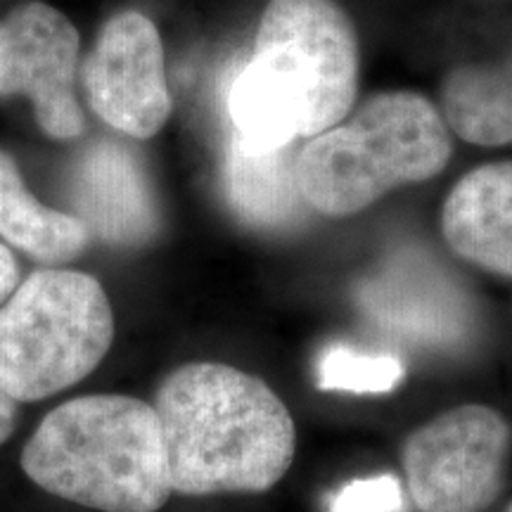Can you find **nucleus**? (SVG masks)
Returning <instances> with one entry per match:
<instances>
[{
  "instance_id": "f257e3e1",
  "label": "nucleus",
  "mask_w": 512,
  "mask_h": 512,
  "mask_svg": "<svg viewBox=\"0 0 512 512\" xmlns=\"http://www.w3.org/2000/svg\"><path fill=\"white\" fill-rule=\"evenodd\" d=\"M358 93L354 27L332 0H271L226 88L230 133L283 147L339 124Z\"/></svg>"
},
{
  "instance_id": "f03ea898",
  "label": "nucleus",
  "mask_w": 512,
  "mask_h": 512,
  "mask_svg": "<svg viewBox=\"0 0 512 512\" xmlns=\"http://www.w3.org/2000/svg\"><path fill=\"white\" fill-rule=\"evenodd\" d=\"M152 408L176 494H261L290 470L292 415L259 377L188 363L166 377Z\"/></svg>"
},
{
  "instance_id": "7ed1b4c3",
  "label": "nucleus",
  "mask_w": 512,
  "mask_h": 512,
  "mask_svg": "<svg viewBox=\"0 0 512 512\" xmlns=\"http://www.w3.org/2000/svg\"><path fill=\"white\" fill-rule=\"evenodd\" d=\"M22 467L48 494L102 512H157L174 494L155 408L133 396L57 406L24 446Z\"/></svg>"
},
{
  "instance_id": "20e7f679",
  "label": "nucleus",
  "mask_w": 512,
  "mask_h": 512,
  "mask_svg": "<svg viewBox=\"0 0 512 512\" xmlns=\"http://www.w3.org/2000/svg\"><path fill=\"white\" fill-rule=\"evenodd\" d=\"M448 157V126L430 100L382 93L349 121L309 138L297 152L294 174L311 209L351 216L399 185L437 176Z\"/></svg>"
},
{
  "instance_id": "39448f33",
  "label": "nucleus",
  "mask_w": 512,
  "mask_h": 512,
  "mask_svg": "<svg viewBox=\"0 0 512 512\" xmlns=\"http://www.w3.org/2000/svg\"><path fill=\"white\" fill-rule=\"evenodd\" d=\"M110 299L93 275L31 273L0 306V389L41 401L91 375L112 347Z\"/></svg>"
},
{
  "instance_id": "423d86ee",
  "label": "nucleus",
  "mask_w": 512,
  "mask_h": 512,
  "mask_svg": "<svg viewBox=\"0 0 512 512\" xmlns=\"http://www.w3.org/2000/svg\"><path fill=\"white\" fill-rule=\"evenodd\" d=\"M510 427L494 408L458 406L406 439L408 494L420 512H482L503 489Z\"/></svg>"
},
{
  "instance_id": "0eeeda50",
  "label": "nucleus",
  "mask_w": 512,
  "mask_h": 512,
  "mask_svg": "<svg viewBox=\"0 0 512 512\" xmlns=\"http://www.w3.org/2000/svg\"><path fill=\"white\" fill-rule=\"evenodd\" d=\"M79 31L48 3H24L0 19V98H27L36 124L55 140L81 136L76 100Z\"/></svg>"
},
{
  "instance_id": "6e6552de",
  "label": "nucleus",
  "mask_w": 512,
  "mask_h": 512,
  "mask_svg": "<svg viewBox=\"0 0 512 512\" xmlns=\"http://www.w3.org/2000/svg\"><path fill=\"white\" fill-rule=\"evenodd\" d=\"M88 105L114 131L152 138L171 117L164 48L155 24L143 12L110 17L81 67Z\"/></svg>"
},
{
  "instance_id": "1a4fd4ad",
  "label": "nucleus",
  "mask_w": 512,
  "mask_h": 512,
  "mask_svg": "<svg viewBox=\"0 0 512 512\" xmlns=\"http://www.w3.org/2000/svg\"><path fill=\"white\" fill-rule=\"evenodd\" d=\"M356 302L377 328L430 349H458L475 330V309L446 268L418 249H401L370 273Z\"/></svg>"
},
{
  "instance_id": "9d476101",
  "label": "nucleus",
  "mask_w": 512,
  "mask_h": 512,
  "mask_svg": "<svg viewBox=\"0 0 512 512\" xmlns=\"http://www.w3.org/2000/svg\"><path fill=\"white\" fill-rule=\"evenodd\" d=\"M74 216L91 235L117 247L155 238L159 211L136 152L114 140L88 145L72 171Z\"/></svg>"
},
{
  "instance_id": "9b49d317",
  "label": "nucleus",
  "mask_w": 512,
  "mask_h": 512,
  "mask_svg": "<svg viewBox=\"0 0 512 512\" xmlns=\"http://www.w3.org/2000/svg\"><path fill=\"white\" fill-rule=\"evenodd\" d=\"M441 230L453 252L512 278V162L470 171L446 197Z\"/></svg>"
},
{
  "instance_id": "f8f14e48",
  "label": "nucleus",
  "mask_w": 512,
  "mask_h": 512,
  "mask_svg": "<svg viewBox=\"0 0 512 512\" xmlns=\"http://www.w3.org/2000/svg\"><path fill=\"white\" fill-rule=\"evenodd\" d=\"M294 164V145H254L230 133L223 157V190L235 214L256 228L290 226L304 202Z\"/></svg>"
},
{
  "instance_id": "ddd939ff",
  "label": "nucleus",
  "mask_w": 512,
  "mask_h": 512,
  "mask_svg": "<svg viewBox=\"0 0 512 512\" xmlns=\"http://www.w3.org/2000/svg\"><path fill=\"white\" fill-rule=\"evenodd\" d=\"M0 235L43 264H64L88 247L91 233L67 211L38 202L8 152L0 150Z\"/></svg>"
},
{
  "instance_id": "4468645a",
  "label": "nucleus",
  "mask_w": 512,
  "mask_h": 512,
  "mask_svg": "<svg viewBox=\"0 0 512 512\" xmlns=\"http://www.w3.org/2000/svg\"><path fill=\"white\" fill-rule=\"evenodd\" d=\"M441 119L467 143H512L510 69L467 64L448 74L441 86Z\"/></svg>"
},
{
  "instance_id": "2eb2a0df",
  "label": "nucleus",
  "mask_w": 512,
  "mask_h": 512,
  "mask_svg": "<svg viewBox=\"0 0 512 512\" xmlns=\"http://www.w3.org/2000/svg\"><path fill=\"white\" fill-rule=\"evenodd\" d=\"M403 363L389 354H363L332 344L318 361V387L351 394H384L401 382Z\"/></svg>"
},
{
  "instance_id": "dca6fc26",
  "label": "nucleus",
  "mask_w": 512,
  "mask_h": 512,
  "mask_svg": "<svg viewBox=\"0 0 512 512\" xmlns=\"http://www.w3.org/2000/svg\"><path fill=\"white\" fill-rule=\"evenodd\" d=\"M328 512H406L403 486L394 475L354 479L332 494Z\"/></svg>"
},
{
  "instance_id": "f3484780",
  "label": "nucleus",
  "mask_w": 512,
  "mask_h": 512,
  "mask_svg": "<svg viewBox=\"0 0 512 512\" xmlns=\"http://www.w3.org/2000/svg\"><path fill=\"white\" fill-rule=\"evenodd\" d=\"M19 285V266L15 261V254L8 247L0 245V306L10 299V294L17 290Z\"/></svg>"
},
{
  "instance_id": "a211bd4d",
  "label": "nucleus",
  "mask_w": 512,
  "mask_h": 512,
  "mask_svg": "<svg viewBox=\"0 0 512 512\" xmlns=\"http://www.w3.org/2000/svg\"><path fill=\"white\" fill-rule=\"evenodd\" d=\"M15 422H17V401L0 389V444L10 439L12 430H15Z\"/></svg>"
},
{
  "instance_id": "6ab92c4d",
  "label": "nucleus",
  "mask_w": 512,
  "mask_h": 512,
  "mask_svg": "<svg viewBox=\"0 0 512 512\" xmlns=\"http://www.w3.org/2000/svg\"><path fill=\"white\" fill-rule=\"evenodd\" d=\"M508 69L512 72V57H510V62H508Z\"/></svg>"
},
{
  "instance_id": "aec40b11",
  "label": "nucleus",
  "mask_w": 512,
  "mask_h": 512,
  "mask_svg": "<svg viewBox=\"0 0 512 512\" xmlns=\"http://www.w3.org/2000/svg\"><path fill=\"white\" fill-rule=\"evenodd\" d=\"M505 512H512V505H510V508H508V510H505Z\"/></svg>"
}]
</instances>
